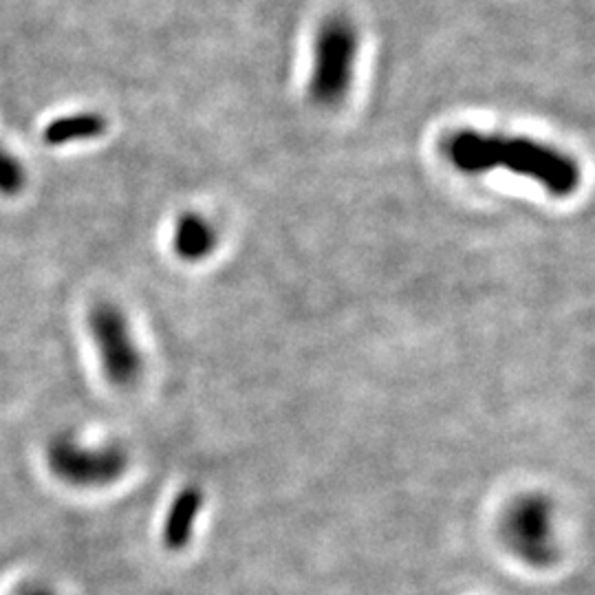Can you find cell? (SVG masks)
Wrapping results in <instances>:
<instances>
[{"label":"cell","mask_w":595,"mask_h":595,"mask_svg":"<svg viewBox=\"0 0 595 595\" xmlns=\"http://www.w3.org/2000/svg\"><path fill=\"white\" fill-rule=\"evenodd\" d=\"M445 159L463 175H484L505 168L564 199L580 188V166L567 153L529 140L479 131H456L443 142Z\"/></svg>","instance_id":"1"},{"label":"cell","mask_w":595,"mask_h":595,"mask_svg":"<svg viewBox=\"0 0 595 595\" xmlns=\"http://www.w3.org/2000/svg\"><path fill=\"white\" fill-rule=\"evenodd\" d=\"M313 47L309 97L324 108L337 106L353 84L360 38L346 19H329Z\"/></svg>","instance_id":"2"},{"label":"cell","mask_w":595,"mask_h":595,"mask_svg":"<svg viewBox=\"0 0 595 595\" xmlns=\"http://www.w3.org/2000/svg\"><path fill=\"white\" fill-rule=\"evenodd\" d=\"M53 476L73 488H106L122 479L129 454L119 445H86L69 435H58L47 445Z\"/></svg>","instance_id":"3"},{"label":"cell","mask_w":595,"mask_h":595,"mask_svg":"<svg viewBox=\"0 0 595 595\" xmlns=\"http://www.w3.org/2000/svg\"><path fill=\"white\" fill-rule=\"evenodd\" d=\"M88 331L106 380L115 389H133L142 380L144 357L124 311L112 302L95 305L88 313Z\"/></svg>","instance_id":"4"},{"label":"cell","mask_w":595,"mask_h":595,"mask_svg":"<svg viewBox=\"0 0 595 595\" xmlns=\"http://www.w3.org/2000/svg\"><path fill=\"white\" fill-rule=\"evenodd\" d=\"M503 536L512 551L534 567L556 558L551 508L543 497H523L505 514Z\"/></svg>","instance_id":"5"},{"label":"cell","mask_w":595,"mask_h":595,"mask_svg":"<svg viewBox=\"0 0 595 595\" xmlns=\"http://www.w3.org/2000/svg\"><path fill=\"white\" fill-rule=\"evenodd\" d=\"M218 246V234L214 225L197 212H186L179 216L175 227L172 248L181 261L201 263Z\"/></svg>","instance_id":"6"},{"label":"cell","mask_w":595,"mask_h":595,"mask_svg":"<svg viewBox=\"0 0 595 595\" xmlns=\"http://www.w3.org/2000/svg\"><path fill=\"white\" fill-rule=\"evenodd\" d=\"M201 508L203 495L199 488H186L175 497L164 523V545L168 551H181L190 545Z\"/></svg>","instance_id":"7"},{"label":"cell","mask_w":595,"mask_h":595,"mask_svg":"<svg viewBox=\"0 0 595 595\" xmlns=\"http://www.w3.org/2000/svg\"><path fill=\"white\" fill-rule=\"evenodd\" d=\"M106 119L97 112H78V115H69V117H60L56 122H51L45 133L43 140L49 146H67V144H75V142H86V140H95L102 138L106 133Z\"/></svg>","instance_id":"8"},{"label":"cell","mask_w":595,"mask_h":595,"mask_svg":"<svg viewBox=\"0 0 595 595\" xmlns=\"http://www.w3.org/2000/svg\"><path fill=\"white\" fill-rule=\"evenodd\" d=\"M27 183V175L16 155H12L3 144H0V194L16 197L23 192Z\"/></svg>","instance_id":"9"},{"label":"cell","mask_w":595,"mask_h":595,"mask_svg":"<svg viewBox=\"0 0 595 595\" xmlns=\"http://www.w3.org/2000/svg\"><path fill=\"white\" fill-rule=\"evenodd\" d=\"M12 595H56L53 588L45 582H25Z\"/></svg>","instance_id":"10"}]
</instances>
